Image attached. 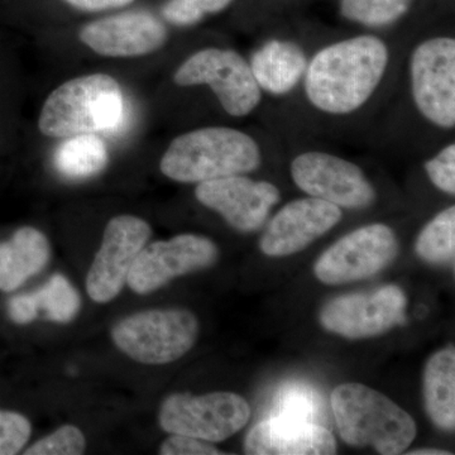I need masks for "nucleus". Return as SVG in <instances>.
Instances as JSON below:
<instances>
[{
	"instance_id": "1",
	"label": "nucleus",
	"mask_w": 455,
	"mask_h": 455,
	"mask_svg": "<svg viewBox=\"0 0 455 455\" xmlns=\"http://www.w3.org/2000/svg\"><path fill=\"white\" fill-rule=\"evenodd\" d=\"M390 64V49L382 38L359 35L317 51L305 71V97L331 116L357 112L379 89Z\"/></svg>"
},
{
	"instance_id": "2",
	"label": "nucleus",
	"mask_w": 455,
	"mask_h": 455,
	"mask_svg": "<svg viewBox=\"0 0 455 455\" xmlns=\"http://www.w3.org/2000/svg\"><path fill=\"white\" fill-rule=\"evenodd\" d=\"M260 163L262 152L250 134L230 127H204L176 137L161 158L160 169L173 181L200 184L247 175Z\"/></svg>"
},
{
	"instance_id": "3",
	"label": "nucleus",
	"mask_w": 455,
	"mask_h": 455,
	"mask_svg": "<svg viewBox=\"0 0 455 455\" xmlns=\"http://www.w3.org/2000/svg\"><path fill=\"white\" fill-rule=\"evenodd\" d=\"M124 119V97L118 82L107 74H90L68 80L51 92L42 107L38 128L44 136L68 139L113 133Z\"/></svg>"
},
{
	"instance_id": "4",
	"label": "nucleus",
	"mask_w": 455,
	"mask_h": 455,
	"mask_svg": "<svg viewBox=\"0 0 455 455\" xmlns=\"http://www.w3.org/2000/svg\"><path fill=\"white\" fill-rule=\"evenodd\" d=\"M331 403L340 438L352 447L396 455L414 442V419L381 392L361 383H344L335 388Z\"/></svg>"
},
{
	"instance_id": "5",
	"label": "nucleus",
	"mask_w": 455,
	"mask_h": 455,
	"mask_svg": "<svg viewBox=\"0 0 455 455\" xmlns=\"http://www.w3.org/2000/svg\"><path fill=\"white\" fill-rule=\"evenodd\" d=\"M199 322L185 309L146 310L121 320L112 329L114 344L145 364H166L196 346Z\"/></svg>"
},
{
	"instance_id": "6",
	"label": "nucleus",
	"mask_w": 455,
	"mask_h": 455,
	"mask_svg": "<svg viewBox=\"0 0 455 455\" xmlns=\"http://www.w3.org/2000/svg\"><path fill=\"white\" fill-rule=\"evenodd\" d=\"M176 85L212 89L221 108L229 116L243 118L257 109L262 90L257 85L250 62L235 50L208 47L197 51L179 66Z\"/></svg>"
},
{
	"instance_id": "7",
	"label": "nucleus",
	"mask_w": 455,
	"mask_h": 455,
	"mask_svg": "<svg viewBox=\"0 0 455 455\" xmlns=\"http://www.w3.org/2000/svg\"><path fill=\"white\" fill-rule=\"evenodd\" d=\"M250 418L247 401L233 392H212L202 396L173 394L164 398L158 416L166 433L208 443L230 438L243 429Z\"/></svg>"
},
{
	"instance_id": "8",
	"label": "nucleus",
	"mask_w": 455,
	"mask_h": 455,
	"mask_svg": "<svg viewBox=\"0 0 455 455\" xmlns=\"http://www.w3.org/2000/svg\"><path fill=\"white\" fill-rule=\"evenodd\" d=\"M411 97L418 112L442 130L455 127V40L431 37L412 51Z\"/></svg>"
},
{
	"instance_id": "9",
	"label": "nucleus",
	"mask_w": 455,
	"mask_h": 455,
	"mask_svg": "<svg viewBox=\"0 0 455 455\" xmlns=\"http://www.w3.org/2000/svg\"><path fill=\"white\" fill-rule=\"evenodd\" d=\"M397 236L386 224L358 228L317 259L314 272L325 284H344L379 274L396 259Z\"/></svg>"
},
{
	"instance_id": "10",
	"label": "nucleus",
	"mask_w": 455,
	"mask_h": 455,
	"mask_svg": "<svg viewBox=\"0 0 455 455\" xmlns=\"http://www.w3.org/2000/svg\"><path fill=\"white\" fill-rule=\"evenodd\" d=\"M290 171L301 191L340 209L368 208L376 199V190L363 170L339 156L304 152L293 158Z\"/></svg>"
},
{
	"instance_id": "11",
	"label": "nucleus",
	"mask_w": 455,
	"mask_h": 455,
	"mask_svg": "<svg viewBox=\"0 0 455 455\" xmlns=\"http://www.w3.org/2000/svg\"><path fill=\"white\" fill-rule=\"evenodd\" d=\"M151 235V226L134 215H118L108 223L86 277V291L92 300L106 304L119 295Z\"/></svg>"
},
{
	"instance_id": "12",
	"label": "nucleus",
	"mask_w": 455,
	"mask_h": 455,
	"mask_svg": "<svg viewBox=\"0 0 455 455\" xmlns=\"http://www.w3.org/2000/svg\"><path fill=\"white\" fill-rule=\"evenodd\" d=\"M220 251L206 236L180 235L169 241L145 245L128 276L132 291L147 295L157 291L173 278L208 268L217 262Z\"/></svg>"
},
{
	"instance_id": "13",
	"label": "nucleus",
	"mask_w": 455,
	"mask_h": 455,
	"mask_svg": "<svg viewBox=\"0 0 455 455\" xmlns=\"http://www.w3.org/2000/svg\"><path fill=\"white\" fill-rule=\"evenodd\" d=\"M406 296L397 286L334 299L320 311V324L348 339H364L386 333L405 320Z\"/></svg>"
},
{
	"instance_id": "14",
	"label": "nucleus",
	"mask_w": 455,
	"mask_h": 455,
	"mask_svg": "<svg viewBox=\"0 0 455 455\" xmlns=\"http://www.w3.org/2000/svg\"><path fill=\"white\" fill-rule=\"evenodd\" d=\"M197 202L217 212L238 232H256L280 202V190L268 181H256L244 175L204 181L196 188Z\"/></svg>"
},
{
	"instance_id": "15",
	"label": "nucleus",
	"mask_w": 455,
	"mask_h": 455,
	"mask_svg": "<svg viewBox=\"0 0 455 455\" xmlns=\"http://www.w3.org/2000/svg\"><path fill=\"white\" fill-rule=\"evenodd\" d=\"M341 217L339 206L324 200L313 196L293 200L269 220L260 238V251L269 257L300 252L337 226Z\"/></svg>"
},
{
	"instance_id": "16",
	"label": "nucleus",
	"mask_w": 455,
	"mask_h": 455,
	"mask_svg": "<svg viewBox=\"0 0 455 455\" xmlns=\"http://www.w3.org/2000/svg\"><path fill=\"white\" fill-rule=\"evenodd\" d=\"M169 33L163 20L148 12H127L89 23L80 40L98 55L139 57L163 49Z\"/></svg>"
},
{
	"instance_id": "17",
	"label": "nucleus",
	"mask_w": 455,
	"mask_h": 455,
	"mask_svg": "<svg viewBox=\"0 0 455 455\" xmlns=\"http://www.w3.org/2000/svg\"><path fill=\"white\" fill-rule=\"evenodd\" d=\"M251 455H328L337 453L333 434L311 421L275 418L254 425L245 436Z\"/></svg>"
},
{
	"instance_id": "18",
	"label": "nucleus",
	"mask_w": 455,
	"mask_h": 455,
	"mask_svg": "<svg viewBox=\"0 0 455 455\" xmlns=\"http://www.w3.org/2000/svg\"><path fill=\"white\" fill-rule=\"evenodd\" d=\"M307 62L309 60L301 46L276 38L265 42L254 51L250 66L262 92L283 97L302 82Z\"/></svg>"
},
{
	"instance_id": "19",
	"label": "nucleus",
	"mask_w": 455,
	"mask_h": 455,
	"mask_svg": "<svg viewBox=\"0 0 455 455\" xmlns=\"http://www.w3.org/2000/svg\"><path fill=\"white\" fill-rule=\"evenodd\" d=\"M49 239L32 227L20 228L0 243V290L11 292L35 276L49 262Z\"/></svg>"
},
{
	"instance_id": "20",
	"label": "nucleus",
	"mask_w": 455,
	"mask_h": 455,
	"mask_svg": "<svg viewBox=\"0 0 455 455\" xmlns=\"http://www.w3.org/2000/svg\"><path fill=\"white\" fill-rule=\"evenodd\" d=\"M425 407L430 420L445 431L455 427V350L453 347L431 355L424 373Z\"/></svg>"
},
{
	"instance_id": "21",
	"label": "nucleus",
	"mask_w": 455,
	"mask_h": 455,
	"mask_svg": "<svg viewBox=\"0 0 455 455\" xmlns=\"http://www.w3.org/2000/svg\"><path fill=\"white\" fill-rule=\"evenodd\" d=\"M109 160L106 143L94 133L68 137L53 156L55 169L66 179L85 180L106 169Z\"/></svg>"
},
{
	"instance_id": "22",
	"label": "nucleus",
	"mask_w": 455,
	"mask_h": 455,
	"mask_svg": "<svg viewBox=\"0 0 455 455\" xmlns=\"http://www.w3.org/2000/svg\"><path fill=\"white\" fill-rule=\"evenodd\" d=\"M416 253L429 263H451L455 253V208L449 206L424 227L415 245Z\"/></svg>"
},
{
	"instance_id": "23",
	"label": "nucleus",
	"mask_w": 455,
	"mask_h": 455,
	"mask_svg": "<svg viewBox=\"0 0 455 455\" xmlns=\"http://www.w3.org/2000/svg\"><path fill=\"white\" fill-rule=\"evenodd\" d=\"M412 0H339L340 16L368 28H383L405 17Z\"/></svg>"
},
{
	"instance_id": "24",
	"label": "nucleus",
	"mask_w": 455,
	"mask_h": 455,
	"mask_svg": "<svg viewBox=\"0 0 455 455\" xmlns=\"http://www.w3.org/2000/svg\"><path fill=\"white\" fill-rule=\"evenodd\" d=\"M38 309L44 311L52 322L68 323L79 313L82 299L79 292L62 275H55L49 283L33 292Z\"/></svg>"
},
{
	"instance_id": "25",
	"label": "nucleus",
	"mask_w": 455,
	"mask_h": 455,
	"mask_svg": "<svg viewBox=\"0 0 455 455\" xmlns=\"http://www.w3.org/2000/svg\"><path fill=\"white\" fill-rule=\"evenodd\" d=\"M320 398L315 391L304 383H290L278 392L275 401L276 416L311 421L319 415Z\"/></svg>"
},
{
	"instance_id": "26",
	"label": "nucleus",
	"mask_w": 455,
	"mask_h": 455,
	"mask_svg": "<svg viewBox=\"0 0 455 455\" xmlns=\"http://www.w3.org/2000/svg\"><path fill=\"white\" fill-rule=\"evenodd\" d=\"M235 0H169L163 8L164 20L170 25L190 27L202 22L209 14H217Z\"/></svg>"
},
{
	"instance_id": "27",
	"label": "nucleus",
	"mask_w": 455,
	"mask_h": 455,
	"mask_svg": "<svg viewBox=\"0 0 455 455\" xmlns=\"http://www.w3.org/2000/svg\"><path fill=\"white\" fill-rule=\"evenodd\" d=\"M85 436L79 427L64 425L50 435L38 440L31 448L27 449L26 455H80L85 451Z\"/></svg>"
},
{
	"instance_id": "28",
	"label": "nucleus",
	"mask_w": 455,
	"mask_h": 455,
	"mask_svg": "<svg viewBox=\"0 0 455 455\" xmlns=\"http://www.w3.org/2000/svg\"><path fill=\"white\" fill-rule=\"evenodd\" d=\"M32 427L26 416L0 410V455L20 453L31 436Z\"/></svg>"
},
{
	"instance_id": "29",
	"label": "nucleus",
	"mask_w": 455,
	"mask_h": 455,
	"mask_svg": "<svg viewBox=\"0 0 455 455\" xmlns=\"http://www.w3.org/2000/svg\"><path fill=\"white\" fill-rule=\"evenodd\" d=\"M425 171L434 187L453 196L455 194V145L449 143L425 163Z\"/></svg>"
},
{
	"instance_id": "30",
	"label": "nucleus",
	"mask_w": 455,
	"mask_h": 455,
	"mask_svg": "<svg viewBox=\"0 0 455 455\" xmlns=\"http://www.w3.org/2000/svg\"><path fill=\"white\" fill-rule=\"evenodd\" d=\"M163 455H220L223 454L208 442L191 436L171 434L160 448Z\"/></svg>"
},
{
	"instance_id": "31",
	"label": "nucleus",
	"mask_w": 455,
	"mask_h": 455,
	"mask_svg": "<svg viewBox=\"0 0 455 455\" xmlns=\"http://www.w3.org/2000/svg\"><path fill=\"white\" fill-rule=\"evenodd\" d=\"M38 313L40 309L33 293L14 296L8 302L9 316L17 324H28L37 317Z\"/></svg>"
},
{
	"instance_id": "32",
	"label": "nucleus",
	"mask_w": 455,
	"mask_h": 455,
	"mask_svg": "<svg viewBox=\"0 0 455 455\" xmlns=\"http://www.w3.org/2000/svg\"><path fill=\"white\" fill-rule=\"evenodd\" d=\"M65 2L80 11L101 12L124 7L131 4L133 0H65Z\"/></svg>"
},
{
	"instance_id": "33",
	"label": "nucleus",
	"mask_w": 455,
	"mask_h": 455,
	"mask_svg": "<svg viewBox=\"0 0 455 455\" xmlns=\"http://www.w3.org/2000/svg\"><path fill=\"white\" fill-rule=\"evenodd\" d=\"M410 455H449V451H439V449H416V451H409Z\"/></svg>"
}]
</instances>
